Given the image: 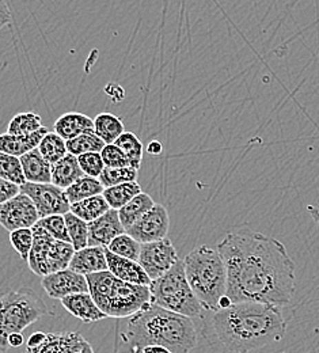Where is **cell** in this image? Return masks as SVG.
Instances as JSON below:
<instances>
[{"mask_svg":"<svg viewBox=\"0 0 319 353\" xmlns=\"http://www.w3.org/2000/svg\"><path fill=\"white\" fill-rule=\"evenodd\" d=\"M227 269V295L232 303L256 302L285 307L292 302L295 264L285 246L271 236L239 227L218 245Z\"/></svg>","mask_w":319,"mask_h":353,"instance_id":"1","label":"cell"},{"mask_svg":"<svg viewBox=\"0 0 319 353\" xmlns=\"http://www.w3.org/2000/svg\"><path fill=\"white\" fill-rule=\"evenodd\" d=\"M215 333L228 351L249 353L278 343L287 330L280 307L256 302L232 303L215 311Z\"/></svg>","mask_w":319,"mask_h":353,"instance_id":"2","label":"cell"},{"mask_svg":"<svg viewBox=\"0 0 319 353\" xmlns=\"http://www.w3.org/2000/svg\"><path fill=\"white\" fill-rule=\"evenodd\" d=\"M132 353L150 345L167 348L172 353H189L197 345V333L190 318L152 303L130 316L123 334Z\"/></svg>","mask_w":319,"mask_h":353,"instance_id":"3","label":"cell"},{"mask_svg":"<svg viewBox=\"0 0 319 353\" xmlns=\"http://www.w3.org/2000/svg\"><path fill=\"white\" fill-rule=\"evenodd\" d=\"M190 288L205 310H219V301L227 292V269L218 250L203 245L183 260Z\"/></svg>","mask_w":319,"mask_h":353,"instance_id":"4","label":"cell"},{"mask_svg":"<svg viewBox=\"0 0 319 353\" xmlns=\"http://www.w3.org/2000/svg\"><path fill=\"white\" fill-rule=\"evenodd\" d=\"M96 306L112 318H130L151 303L150 287L125 283L109 270L86 276Z\"/></svg>","mask_w":319,"mask_h":353,"instance_id":"5","label":"cell"},{"mask_svg":"<svg viewBox=\"0 0 319 353\" xmlns=\"http://www.w3.org/2000/svg\"><path fill=\"white\" fill-rule=\"evenodd\" d=\"M52 314L43 299L30 288L8 291L0 295V353L10 350L8 337L22 333L41 316Z\"/></svg>","mask_w":319,"mask_h":353,"instance_id":"6","label":"cell"},{"mask_svg":"<svg viewBox=\"0 0 319 353\" xmlns=\"http://www.w3.org/2000/svg\"><path fill=\"white\" fill-rule=\"evenodd\" d=\"M150 292L152 305L187 318L200 316L205 310L189 285L183 260H178L162 277L152 280Z\"/></svg>","mask_w":319,"mask_h":353,"instance_id":"7","label":"cell"},{"mask_svg":"<svg viewBox=\"0 0 319 353\" xmlns=\"http://www.w3.org/2000/svg\"><path fill=\"white\" fill-rule=\"evenodd\" d=\"M34 242L30 250L28 264L33 273L40 277L68 269L75 254L71 243L52 238L40 224L32 227Z\"/></svg>","mask_w":319,"mask_h":353,"instance_id":"8","label":"cell"},{"mask_svg":"<svg viewBox=\"0 0 319 353\" xmlns=\"http://www.w3.org/2000/svg\"><path fill=\"white\" fill-rule=\"evenodd\" d=\"M21 193L26 194L36 205L40 219L50 215H65L70 212V201L65 192L59 186L49 183L25 182L21 186Z\"/></svg>","mask_w":319,"mask_h":353,"instance_id":"9","label":"cell"},{"mask_svg":"<svg viewBox=\"0 0 319 353\" xmlns=\"http://www.w3.org/2000/svg\"><path fill=\"white\" fill-rule=\"evenodd\" d=\"M178 253L173 245V242L167 238L141 243V250L138 256V264L152 280L162 277L166 272H169L178 261Z\"/></svg>","mask_w":319,"mask_h":353,"instance_id":"10","label":"cell"},{"mask_svg":"<svg viewBox=\"0 0 319 353\" xmlns=\"http://www.w3.org/2000/svg\"><path fill=\"white\" fill-rule=\"evenodd\" d=\"M39 221L40 215L36 205L23 193H19L0 205V225L8 232L21 228H32Z\"/></svg>","mask_w":319,"mask_h":353,"instance_id":"11","label":"cell"},{"mask_svg":"<svg viewBox=\"0 0 319 353\" xmlns=\"http://www.w3.org/2000/svg\"><path fill=\"white\" fill-rule=\"evenodd\" d=\"M170 227V218L167 210L155 204L145 215H143L136 223L125 230L132 238L140 243H150L165 239Z\"/></svg>","mask_w":319,"mask_h":353,"instance_id":"12","label":"cell"},{"mask_svg":"<svg viewBox=\"0 0 319 353\" xmlns=\"http://www.w3.org/2000/svg\"><path fill=\"white\" fill-rule=\"evenodd\" d=\"M41 285L49 298L60 301L70 295L89 292V283L86 276H82L71 269L59 270L44 276Z\"/></svg>","mask_w":319,"mask_h":353,"instance_id":"13","label":"cell"},{"mask_svg":"<svg viewBox=\"0 0 319 353\" xmlns=\"http://www.w3.org/2000/svg\"><path fill=\"white\" fill-rule=\"evenodd\" d=\"M125 232L117 210H109L96 221L89 223V246L107 248L110 242Z\"/></svg>","mask_w":319,"mask_h":353,"instance_id":"14","label":"cell"},{"mask_svg":"<svg viewBox=\"0 0 319 353\" xmlns=\"http://www.w3.org/2000/svg\"><path fill=\"white\" fill-rule=\"evenodd\" d=\"M105 254H106V260H107V270L113 276H116L117 279H120L125 283L150 287L151 279L148 277V274L144 272V269L137 261L116 256V254L110 253L106 248H105Z\"/></svg>","mask_w":319,"mask_h":353,"instance_id":"15","label":"cell"},{"mask_svg":"<svg viewBox=\"0 0 319 353\" xmlns=\"http://www.w3.org/2000/svg\"><path fill=\"white\" fill-rule=\"evenodd\" d=\"M68 269L82 274L89 276L92 273H99L107 270V260L105 254V248L88 246L82 250H76Z\"/></svg>","mask_w":319,"mask_h":353,"instance_id":"16","label":"cell"},{"mask_svg":"<svg viewBox=\"0 0 319 353\" xmlns=\"http://www.w3.org/2000/svg\"><path fill=\"white\" fill-rule=\"evenodd\" d=\"M61 305L75 318H78L79 321H82L85 323L98 322V321L107 318V315L105 312H102L101 309L96 306L90 292L75 294V295L63 298Z\"/></svg>","mask_w":319,"mask_h":353,"instance_id":"17","label":"cell"},{"mask_svg":"<svg viewBox=\"0 0 319 353\" xmlns=\"http://www.w3.org/2000/svg\"><path fill=\"white\" fill-rule=\"evenodd\" d=\"M48 132L49 131L44 127L40 131L28 136H15L7 132L3 133L0 134V152L21 158L29 151L39 148L41 140Z\"/></svg>","mask_w":319,"mask_h":353,"instance_id":"18","label":"cell"},{"mask_svg":"<svg viewBox=\"0 0 319 353\" xmlns=\"http://www.w3.org/2000/svg\"><path fill=\"white\" fill-rule=\"evenodd\" d=\"M90 131H94V120L88 114L78 112L64 113L53 125V132L61 136L65 141Z\"/></svg>","mask_w":319,"mask_h":353,"instance_id":"19","label":"cell"},{"mask_svg":"<svg viewBox=\"0 0 319 353\" xmlns=\"http://www.w3.org/2000/svg\"><path fill=\"white\" fill-rule=\"evenodd\" d=\"M22 170L26 182L49 183L52 182V165L41 155L39 148L29 151L21 158Z\"/></svg>","mask_w":319,"mask_h":353,"instance_id":"20","label":"cell"},{"mask_svg":"<svg viewBox=\"0 0 319 353\" xmlns=\"http://www.w3.org/2000/svg\"><path fill=\"white\" fill-rule=\"evenodd\" d=\"M83 176L85 173L79 166L78 157L72 154H67L59 162L52 165V183L63 190L70 188Z\"/></svg>","mask_w":319,"mask_h":353,"instance_id":"21","label":"cell"},{"mask_svg":"<svg viewBox=\"0 0 319 353\" xmlns=\"http://www.w3.org/2000/svg\"><path fill=\"white\" fill-rule=\"evenodd\" d=\"M25 353H67L64 333H34L26 343Z\"/></svg>","mask_w":319,"mask_h":353,"instance_id":"22","label":"cell"},{"mask_svg":"<svg viewBox=\"0 0 319 353\" xmlns=\"http://www.w3.org/2000/svg\"><path fill=\"white\" fill-rule=\"evenodd\" d=\"M94 132L105 144H114L116 140L125 132L124 123L120 117L112 113H101L94 119Z\"/></svg>","mask_w":319,"mask_h":353,"instance_id":"23","label":"cell"},{"mask_svg":"<svg viewBox=\"0 0 319 353\" xmlns=\"http://www.w3.org/2000/svg\"><path fill=\"white\" fill-rule=\"evenodd\" d=\"M109 210H112V208L109 207L103 194L92 196L86 200L74 203L70 207V212H72L74 215H76L78 218H81L82 221H88V223L96 221L98 218L105 215Z\"/></svg>","mask_w":319,"mask_h":353,"instance_id":"24","label":"cell"},{"mask_svg":"<svg viewBox=\"0 0 319 353\" xmlns=\"http://www.w3.org/2000/svg\"><path fill=\"white\" fill-rule=\"evenodd\" d=\"M156 203L152 200V197L144 192L137 194L128 204H125L123 208L119 210V216L123 225L130 228L134 223H136L143 215H145Z\"/></svg>","mask_w":319,"mask_h":353,"instance_id":"25","label":"cell"},{"mask_svg":"<svg viewBox=\"0 0 319 353\" xmlns=\"http://www.w3.org/2000/svg\"><path fill=\"white\" fill-rule=\"evenodd\" d=\"M140 193H141V186L138 185L137 181H132V182H124L112 188H106L102 194L107 201L109 207L112 210L119 211Z\"/></svg>","mask_w":319,"mask_h":353,"instance_id":"26","label":"cell"},{"mask_svg":"<svg viewBox=\"0 0 319 353\" xmlns=\"http://www.w3.org/2000/svg\"><path fill=\"white\" fill-rule=\"evenodd\" d=\"M103 190H105V188L98 178L83 176L75 183H72L70 188H67L64 192H65V197L70 201V204H74V203L86 200L92 196L102 194Z\"/></svg>","mask_w":319,"mask_h":353,"instance_id":"27","label":"cell"},{"mask_svg":"<svg viewBox=\"0 0 319 353\" xmlns=\"http://www.w3.org/2000/svg\"><path fill=\"white\" fill-rule=\"evenodd\" d=\"M44 128L43 119L40 114L33 112H25L15 114L7 127V133L15 136H28Z\"/></svg>","mask_w":319,"mask_h":353,"instance_id":"28","label":"cell"},{"mask_svg":"<svg viewBox=\"0 0 319 353\" xmlns=\"http://www.w3.org/2000/svg\"><path fill=\"white\" fill-rule=\"evenodd\" d=\"M106 144L103 140L96 136L94 131L82 133L81 136L67 140V150L68 154H72L75 157L89 154V152H101Z\"/></svg>","mask_w":319,"mask_h":353,"instance_id":"29","label":"cell"},{"mask_svg":"<svg viewBox=\"0 0 319 353\" xmlns=\"http://www.w3.org/2000/svg\"><path fill=\"white\" fill-rule=\"evenodd\" d=\"M114 144L125 154L130 161V166L138 170L143 161L144 147L136 134L134 132H124L116 140Z\"/></svg>","mask_w":319,"mask_h":353,"instance_id":"30","label":"cell"},{"mask_svg":"<svg viewBox=\"0 0 319 353\" xmlns=\"http://www.w3.org/2000/svg\"><path fill=\"white\" fill-rule=\"evenodd\" d=\"M65 225L68 230V235L71 238V245L75 252L82 250L89 246V223L82 221L72 212L64 215Z\"/></svg>","mask_w":319,"mask_h":353,"instance_id":"31","label":"cell"},{"mask_svg":"<svg viewBox=\"0 0 319 353\" xmlns=\"http://www.w3.org/2000/svg\"><path fill=\"white\" fill-rule=\"evenodd\" d=\"M39 151L50 165H53L68 154L67 141L56 132H48L39 145Z\"/></svg>","mask_w":319,"mask_h":353,"instance_id":"32","label":"cell"},{"mask_svg":"<svg viewBox=\"0 0 319 353\" xmlns=\"http://www.w3.org/2000/svg\"><path fill=\"white\" fill-rule=\"evenodd\" d=\"M106 249L116 256H120L132 261H138L141 243L137 242L136 239L132 238L130 234L124 232L117 238H114Z\"/></svg>","mask_w":319,"mask_h":353,"instance_id":"33","label":"cell"},{"mask_svg":"<svg viewBox=\"0 0 319 353\" xmlns=\"http://www.w3.org/2000/svg\"><path fill=\"white\" fill-rule=\"evenodd\" d=\"M0 178L22 186L26 179L23 176L21 159L4 152H0Z\"/></svg>","mask_w":319,"mask_h":353,"instance_id":"34","label":"cell"},{"mask_svg":"<svg viewBox=\"0 0 319 353\" xmlns=\"http://www.w3.org/2000/svg\"><path fill=\"white\" fill-rule=\"evenodd\" d=\"M103 188H112L124 182L137 181V170L134 168H119V169H109L105 168L102 174L98 178Z\"/></svg>","mask_w":319,"mask_h":353,"instance_id":"35","label":"cell"},{"mask_svg":"<svg viewBox=\"0 0 319 353\" xmlns=\"http://www.w3.org/2000/svg\"><path fill=\"white\" fill-rule=\"evenodd\" d=\"M10 242H11V246L21 256V259L28 261L30 250L33 248V242H34L33 230L32 228H21V230L10 232Z\"/></svg>","mask_w":319,"mask_h":353,"instance_id":"36","label":"cell"},{"mask_svg":"<svg viewBox=\"0 0 319 353\" xmlns=\"http://www.w3.org/2000/svg\"><path fill=\"white\" fill-rule=\"evenodd\" d=\"M37 224H40L52 238L71 243V238L68 235L64 215H50V216L41 218L37 221Z\"/></svg>","mask_w":319,"mask_h":353,"instance_id":"37","label":"cell"},{"mask_svg":"<svg viewBox=\"0 0 319 353\" xmlns=\"http://www.w3.org/2000/svg\"><path fill=\"white\" fill-rule=\"evenodd\" d=\"M101 157L105 163V168H109V169L130 168L128 158L116 144H106L101 151Z\"/></svg>","mask_w":319,"mask_h":353,"instance_id":"38","label":"cell"},{"mask_svg":"<svg viewBox=\"0 0 319 353\" xmlns=\"http://www.w3.org/2000/svg\"><path fill=\"white\" fill-rule=\"evenodd\" d=\"M78 162L85 176L99 178L102 172L105 170V163L102 161L101 152H89V154L79 155Z\"/></svg>","mask_w":319,"mask_h":353,"instance_id":"39","label":"cell"},{"mask_svg":"<svg viewBox=\"0 0 319 353\" xmlns=\"http://www.w3.org/2000/svg\"><path fill=\"white\" fill-rule=\"evenodd\" d=\"M67 353H94L92 347L79 333H64Z\"/></svg>","mask_w":319,"mask_h":353,"instance_id":"40","label":"cell"},{"mask_svg":"<svg viewBox=\"0 0 319 353\" xmlns=\"http://www.w3.org/2000/svg\"><path fill=\"white\" fill-rule=\"evenodd\" d=\"M21 193V186L0 178V205L10 201Z\"/></svg>","mask_w":319,"mask_h":353,"instance_id":"41","label":"cell"},{"mask_svg":"<svg viewBox=\"0 0 319 353\" xmlns=\"http://www.w3.org/2000/svg\"><path fill=\"white\" fill-rule=\"evenodd\" d=\"M11 22V12L6 0H0V32Z\"/></svg>","mask_w":319,"mask_h":353,"instance_id":"42","label":"cell"},{"mask_svg":"<svg viewBox=\"0 0 319 353\" xmlns=\"http://www.w3.org/2000/svg\"><path fill=\"white\" fill-rule=\"evenodd\" d=\"M23 343H25V339H23L22 333H14L8 337L10 348H19V347H22Z\"/></svg>","mask_w":319,"mask_h":353,"instance_id":"43","label":"cell"},{"mask_svg":"<svg viewBox=\"0 0 319 353\" xmlns=\"http://www.w3.org/2000/svg\"><path fill=\"white\" fill-rule=\"evenodd\" d=\"M162 150H163L162 144L159 141H156V140L150 141V144L147 145V152L152 154V155H159L162 152Z\"/></svg>","mask_w":319,"mask_h":353,"instance_id":"44","label":"cell"},{"mask_svg":"<svg viewBox=\"0 0 319 353\" xmlns=\"http://www.w3.org/2000/svg\"><path fill=\"white\" fill-rule=\"evenodd\" d=\"M141 353H172L167 348L165 347H159V345H150L143 348Z\"/></svg>","mask_w":319,"mask_h":353,"instance_id":"45","label":"cell"},{"mask_svg":"<svg viewBox=\"0 0 319 353\" xmlns=\"http://www.w3.org/2000/svg\"><path fill=\"white\" fill-rule=\"evenodd\" d=\"M231 305H232L231 299L228 298L227 295H225V296L219 301V310L227 309Z\"/></svg>","mask_w":319,"mask_h":353,"instance_id":"46","label":"cell"}]
</instances>
